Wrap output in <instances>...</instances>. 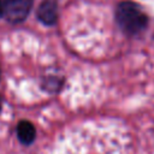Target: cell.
<instances>
[{
  "mask_svg": "<svg viewBox=\"0 0 154 154\" xmlns=\"http://www.w3.org/2000/svg\"><path fill=\"white\" fill-rule=\"evenodd\" d=\"M17 136L23 144H30L36 137L35 126L28 120L19 122L17 125Z\"/></svg>",
  "mask_w": 154,
  "mask_h": 154,
  "instance_id": "277c9868",
  "label": "cell"
},
{
  "mask_svg": "<svg viewBox=\"0 0 154 154\" xmlns=\"http://www.w3.org/2000/svg\"><path fill=\"white\" fill-rule=\"evenodd\" d=\"M4 16V6H2V0H0V17Z\"/></svg>",
  "mask_w": 154,
  "mask_h": 154,
  "instance_id": "5b68a950",
  "label": "cell"
},
{
  "mask_svg": "<svg viewBox=\"0 0 154 154\" xmlns=\"http://www.w3.org/2000/svg\"><path fill=\"white\" fill-rule=\"evenodd\" d=\"M116 19L120 29L128 35L140 34L148 23L146 13L131 1H122L117 6Z\"/></svg>",
  "mask_w": 154,
  "mask_h": 154,
  "instance_id": "6da1fadb",
  "label": "cell"
},
{
  "mask_svg": "<svg viewBox=\"0 0 154 154\" xmlns=\"http://www.w3.org/2000/svg\"><path fill=\"white\" fill-rule=\"evenodd\" d=\"M0 108H1V99H0Z\"/></svg>",
  "mask_w": 154,
  "mask_h": 154,
  "instance_id": "8992f818",
  "label": "cell"
},
{
  "mask_svg": "<svg viewBox=\"0 0 154 154\" xmlns=\"http://www.w3.org/2000/svg\"><path fill=\"white\" fill-rule=\"evenodd\" d=\"M34 0H2L4 17L10 23L23 22L31 11Z\"/></svg>",
  "mask_w": 154,
  "mask_h": 154,
  "instance_id": "7a4b0ae2",
  "label": "cell"
},
{
  "mask_svg": "<svg viewBox=\"0 0 154 154\" xmlns=\"http://www.w3.org/2000/svg\"><path fill=\"white\" fill-rule=\"evenodd\" d=\"M37 18L46 25H53L58 20L57 0H43L37 10Z\"/></svg>",
  "mask_w": 154,
  "mask_h": 154,
  "instance_id": "3957f363",
  "label": "cell"
}]
</instances>
